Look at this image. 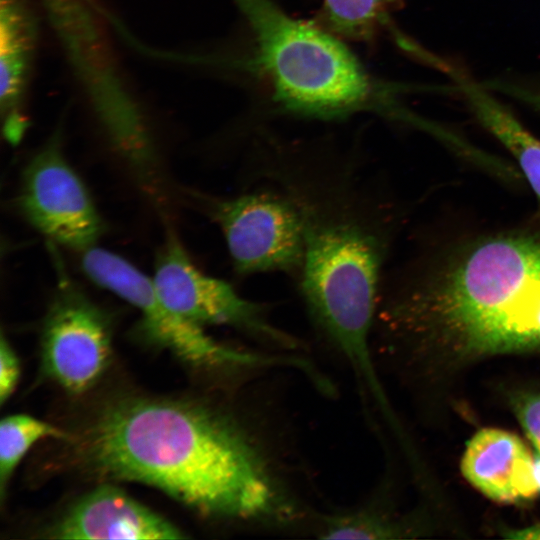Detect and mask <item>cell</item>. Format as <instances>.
Segmentation results:
<instances>
[{
  "label": "cell",
  "mask_w": 540,
  "mask_h": 540,
  "mask_svg": "<svg viewBox=\"0 0 540 540\" xmlns=\"http://www.w3.org/2000/svg\"><path fill=\"white\" fill-rule=\"evenodd\" d=\"M534 459V476L537 483V486L540 490V452L535 451L533 454Z\"/></svg>",
  "instance_id": "cell-19"
},
{
  "label": "cell",
  "mask_w": 540,
  "mask_h": 540,
  "mask_svg": "<svg viewBox=\"0 0 540 540\" xmlns=\"http://www.w3.org/2000/svg\"><path fill=\"white\" fill-rule=\"evenodd\" d=\"M74 439L62 429L26 414L9 415L0 423V496L23 456L40 439Z\"/></svg>",
  "instance_id": "cell-14"
},
{
  "label": "cell",
  "mask_w": 540,
  "mask_h": 540,
  "mask_svg": "<svg viewBox=\"0 0 540 540\" xmlns=\"http://www.w3.org/2000/svg\"><path fill=\"white\" fill-rule=\"evenodd\" d=\"M155 287L174 312L200 327L230 326L267 344L295 349L298 341L275 326L259 303L242 297L232 285L202 272L184 246L168 231L155 263Z\"/></svg>",
  "instance_id": "cell-7"
},
{
  "label": "cell",
  "mask_w": 540,
  "mask_h": 540,
  "mask_svg": "<svg viewBox=\"0 0 540 540\" xmlns=\"http://www.w3.org/2000/svg\"><path fill=\"white\" fill-rule=\"evenodd\" d=\"M206 210L221 229L236 272H283L300 276L304 241L299 216L278 190L232 198H206Z\"/></svg>",
  "instance_id": "cell-6"
},
{
  "label": "cell",
  "mask_w": 540,
  "mask_h": 540,
  "mask_svg": "<svg viewBox=\"0 0 540 540\" xmlns=\"http://www.w3.org/2000/svg\"><path fill=\"white\" fill-rule=\"evenodd\" d=\"M81 254L86 275L140 313V329L152 343L170 350L199 368L261 372L293 367L294 358L263 354L222 345L200 327L174 312L160 297L152 278L123 257L93 246Z\"/></svg>",
  "instance_id": "cell-5"
},
{
  "label": "cell",
  "mask_w": 540,
  "mask_h": 540,
  "mask_svg": "<svg viewBox=\"0 0 540 540\" xmlns=\"http://www.w3.org/2000/svg\"><path fill=\"white\" fill-rule=\"evenodd\" d=\"M18 358L2 334L0 341V403L3 405L13 393L19 379Z\"/></svg>",
  "instance_id": "cell-17"
},
{
  "label": "cell",
  "mask_w": 540,
  "mask_h": 540,
  "mask_svg": "<svg viewBox=\"0 0 540 540\" xmlns=\"http://www.w3.org/2000/svg\"><path fill=\"white\" fill-rule=\"evenodd\" d=\"M18 203L35 229L79 253L96 246L103 233V221L84 183L56 146L28 164Z\"/></svg>",
  "instance_id": "cell-9"
},
{
  "label": "cell",
  "mask_w": 540,
  "mask_h": 540,
  "mask_svg": "<svg viewBox=\"0 0 540 540\" xmlns=\"http://www.w3.org/2000/svg\"><path fill=\"white\" fill-rule=\"evenodd\" d=\"M513 409L535 450L540 452V393L517 396Z\"/></svg>",
  "instance_id": "cell-16"
},
{
  "label": "cell",
  "mask_w": 540,
  "mask_h": 540,
  "mask_svg": "<svg viewBox=\"0 0 540 540\" xmlns=\"http://www.w3.org/2000/svg\"><path fill=\"white\" fill-rule=\"evenodd\" d=\"M79 453L103 478L153 486L206 516L249 522L289 512L252 439L199 403L118 401L80 436Z\"/></svg>",
  "instance_id": "cell-2"
},
{
  "label": "cell",
  "mask_w": 540,
  "mask_h": 540,
  "mask_svg": "<svg viewBox=\"0 0 540 540\" xmlns=\"http://www.w3.org/2000/svg\"><path fill=\"white\" fill-rule=\"evenodd\" d=\"M0 27V94L9 108L20 92L27 44L24 22L10 0H2Z\"/></svg>",
  "instance_id": "cell-15"
},
{
  "label": "cell",
  "mask_w": 540,
  "mask_h": 540,
  "mask_svg": "<svg viewBox=\"0 0 540 540\" xmlns=\"http://www.w3.org/2000/svg\"><path fill=\"white\" fill-rule=\"evenodd\" d=\"M47 532L56 539L185 538L174 524L112 485L84 495Z\"/></svg>",
  "instance_id": "cell-10"
},
{
  "label": "cell",
  "mask_w": 540,
  "mask_h": 540,
  "mask_svg": "<svg viewBox=\"0 0 540 540\" xmlns=\"http://www.w3.org/2000/svg\"><path fill=\"white\" fill-rule=\"evenodd\" d=\"M401 0H322L321 26L341 39L367 41L386 24Z\"/></svg>",
  "instance_id": "cell-13"
},
{
  "label": "cell",
  "mask_w": 540,
  "mask_h": 540,
  "mask_svg": "<svg viewBox=\"0 0 540 540\" xmlns=\"http://www.w3.org/2000/svg\"><path fill=\"white\" fill-rule=\"evenodd\" d=\"M105 312L62 271L41 337L43 373L70 393L93 386L112 354Z\"/></svg>",
  "instance_id": "cell-8"
},
{
  "label": "cell",
  "mask_w": 540,
  "mask_h": 540,
  "mask_svg": "<svg viewBox=\"0 0 540 540\" xmlns=\"http://www.w3.org/2000/svg\"><path fill=\"white\" fill-rule=\"evenodd\" d=\"M505 537L511 539H540V522L527 528L507 531Z\"/></svg>",
  "instance_id": "cell-18"
},
{
  "label": "cell",
  "mask_w": 540,
  "mask_h": 540,
  "mask_svg": "<svg viewBox=\"0 0 540 540\" xmlns=\"http://www.w3.org/2000/svg\"><path fill=\"white\" fill-rule=\"evenodd\" d=\"M468 101L480 124L508 151L540 203V140L500 102L469 86Z\"/></svg>",
  "instance_id": "cell-12"
},
{
  "label": "cell",
  "mask_w": 540,
  "mask_h": 540,
  "mask_svg": "<svg viewBox=\"0 0 540 540\" xmlns=\"http://www.w3.org/2000/svg\"><path fill=\"white\" fill-rule=\"evenodd\" d=\"M249 166L299 216L304 261L298 280L312 322L358 382L374 383L371 339L389 244L376 192L365 187L359 165L325 151L261 144Z\"/></svg>",
  "instance_id": "cell-1"
},
{
  "label": "cell",
  "mask_w": 540,
  "mask_h": 540,
  "mask_svg": "<svg viewBox=\"0 0 540 540\" xmlns=\"http://www.w3.org/2000/svg\"><path fill=\"white\" fill-rule=\"evenodd\" d=\"M375 324L416 361L456 365L540 349V238H481L382 300Z\"/></svg>",
  "instance_id": "cell-3"
},
{
  "label": "cell",
  "mask_w": 540,
  "mask_h": 540,
  "mask_svg": "<svg viewBox=\"0 0 540 540\" xmlns=\"http://www.w3.org/2000/svg\"><path fill=\"white\" fill-rule=\"evenodd\" d=\"M461 471L477 490L495 501L530 500L540 492L533 454L519 437L501 429H481L468 441Z\"/></svg>",
  "instance_id": "cell-11"
},
{
  "label": "cell",
  "mask_w": 540,
  "mask_h": 540,
  "mask_svg": "<svg viewBox=\"0 0 540 540\" xmlns=\"http://www.w3.org/2000/svg\"><path fill=\"white\" fill-rule=\"evenodd\" d=\"M254 61L274 101L296 116L336 119L376 110V84L342 39L273 0H236Z\"/></svg>",
  "instance_id": "cell-4"
}]
</instances>
